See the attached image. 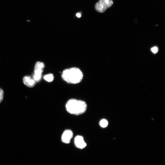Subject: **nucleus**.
I'll return each instance as SVG.
<instances>
[{
	"mask_svg": "<svg viewBox=\"0 0 165 165\" xmlns=\"http://www.w3.org/2000/svg\"><path fill=\"white\" fill-rule=\"evenodd\" d=\"M45 65L44 63L42 62H37L34 67V74H42Z\"/></svg>",
	"mask_w": 165,
	"mask_h": 165,
	"instance_id": "7",
	"label": "nucleus"
},
{
	"mask_svg": "<svg viewBox=\"0 0 165 165\" xmlns=\"http://www.w3.org/2000/svg\"><path fill=\"white\" fill-rule=\"evenodd\" d=\"M73 136V133L70 130H67L63 132L61 136L62 141L65 143L68 144L70 142Z\"/></svg>",
	"mask_w": 165,
	"mask_h": 165,
	"instance_id": "4",
	"label": "nucleus"
},
{
	"mask_svg": "<svg viewBox=\"0 0 165 165\" xmlns=\"http://www.w3.org/2000/svg\"><path fill=\"white\" fill-rule=\"evenodd\" d=\"M100 124L101 126L102 127H105L107 126L108 124L107 121L105 119L101 120L100 122Z\"/></svg>",
	"mask_w": 165,
	"mask_h": 165,
	"instance_id": "10",
	"label": "nucleus"
},
{
	"mask_svg": "<svg viewBox=\"0 0 165 165\" xmlns=\"http://www.w3.org/2000/svg\"><path fill=\"white\" fill-rule=\"evenodd\" d=\"M4 91L0 88V103L2 102L3 98Z\"/></svg>",
	"mask_w": 165,
	"mask_h": 165,
	"instance_id": "11",
	"label": "nucleus"
},
{
	"mask_svg": "<svg viewBox=\"0 0 165 165\" xmlns=\"http://www.w3.org/2000/svg\"><path fill=\"white\" fill-rule=\"evenodd\" d=\"M42 74H34L33 76L34 80L35 81L38 82L41 79Z\"/></svg>",
	"mask_w": 165,
	"mask_h": 165,
	"instance_id": "9",
	"label": "nucleus"
},
{
	"mask_svg": "<svg viewBox=\"0 0 165 165\" xmlns=\"http://www.w3.org/2000/svg\"><path fill=\"white\" fill-rule=\"evenodd\" d=\"M44 79L48 82L53 81L54 79V76L53 74L50 73L45 75L44 76Z\"/></svg>",
	"mask_w": 165,
	"mask_h": 165,
	"instance_id": "8",
	"label": "nucleus"
},
{
	"mask_svg": "<svg viewBox=\"0 0 165 165\" xmlns=\"http://www.w3.org/2000/svg\"><path fill=\"white\" fill-rule=\"evenodd\" d=\"M76 16L78 18H80L81 16V14L80 13H78L76 14Z\"/></svg>",
	"mask_w": 165,
	"mask_h": 165,
	"instance_id": "13",
	"label": "nucleus"
},
{
	"mask_svg": "<svg viewBox=\"0 0 165 165\" xmlns=\"http://www.w3.org/2000/svg\"><path fill=\"white\" fill-rule=\"evenodd\" d=\"M151 51L154 53H156L158 51V48L156 46H154L151 48Z\"/></svg>",
	"mask_w": 165,
	"mask_h": 165,
	"instance_id": "12",
	"label": "nucleus"
},
{
	"mask_svg": "<svg viewBox=\"0 0 165 165\" xmlns=\"http://www.w3.org/2000/svg\"><path fill=\"white\" fill-rule=\"evenodd\" d=\"M87 105L86 102L75 99L69 100L66 105L67 111L69 113L76 115L84 113L86 111Z\"/></svg>",
	"mask_w": 165,
	"mask_h": 165,
	"instance_id": "2",
	"label": "nucleus"
},
{
	"mask_svg": "<svg viewBox=\"0 0 165 165\" xmlns=\"http://www.w3.org/2000/svg\"><path fill=\"white\" fill-rule=\"evenodd\" d=\"M113 3L112 0H99L95 5L96 10L99 13L104 12L111 7Z\"/></svg>",
	"mask_w": 165,
	"mask_h": 165,
	"instance_id": "3",
	"label": "nucleus"
},
{
	"mask_svg": "<svg viewBox=\"0 0 165 165\" xmlns=\"http://www.w3.org/2000/svg\"><path fill=\"white\" fill-rule=\"evenodd\" d=\"M74 142L75 146L79 148L83 149L86 145L83 137L81 136L78 135L75 137Z\"/></svg>",
	"mask_w": 165,
	"mask_h": 165,
	"instance_id": "5",
	"label": "nucleus"
},
{
	"mask_svg": "<svg viewBox=\"0 0 165 165\" xmlns=\"http://www.w3.org/2000/svg\"><path fill=\"white\" fill-rule=\"evenodd\" d=\"M24 84L28 87L32 88L35 85V82L31 78L30 75H25L23 79Z\"/></svg>",
	"mask_w": 165,
	"mask_h": 165,
	"instance_id": "6",
	"label": "nucleus"
},
{
	"mask_svg": "<svg viewBox=\"0 0 165 165\" xmlns=\"http://www.w3.org/2000/svg\"><path fill=\"white\" fill-rule=\"evenodd\" d=\"M62 79L69 83L76 84L80 82L83 77V74L79 68L73 67L64 70L62 74Z\"/></svg>",
	"mask_w": 165,
	"mask_h": 165,
	"instance_id": "1",
	"label": "nucleus"
}]
</instances>
